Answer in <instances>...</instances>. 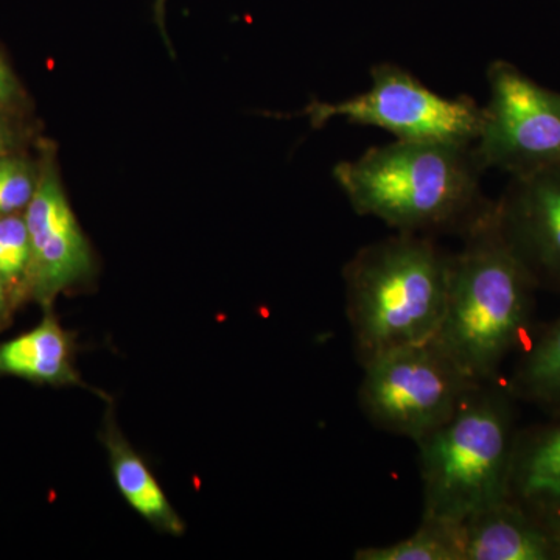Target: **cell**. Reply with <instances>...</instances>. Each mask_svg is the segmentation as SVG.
<instances>
[{
  "label": "cell",
  "instance_id": "cell-16",
  "mask_svg": "<svg viewBox=\"0 0 560 560\" xmlns=\"http://www.w3.org/2000/svg\"><path fill=\"white\" fill-rule=\"evenodd\" d=\"M38 186V173L21 158L5 156L0 175V215L24 212Z\"/></svg>",
  "mask_w": 560,
  "mask_h": 560
},
{
  "label": "cell",
  "instance_id": "cell-14",
  "mask_svg": "<svg viewBox=\"0 0 560 560\" xmlns=\"http://www.w3.org/2000/svg\"><path fill=\"white\" fill-rule=\"evenodd\" d=\"M529 342L510 383V393L560 416V319Z\"/></svg>",
  "mask_w": 560,
  "mask_h": 560
},
{
  "label": "cell",
  "instance_id": "cell-20",
  "mask_svg": "<svg viewBox=\"0 0 560 560\" xmlns=\"http://www.w3.org/2000/svg\"><path fill=\"white\" fill-rule=\"evenodd\" d=\"M540 518L545 522V525H547L548 530H550L556 550H558V558L560 559V511L552 512V514L545 515V517Z\"/></svg>",
  "mask_w": 560,
  "mask_h": 560
},
{
  "label": "cell",
  "instance_id": "cell-21",
  "mask_svg": "<svg viewBox=\"0 0 560 560\" xmlns=\"http://www.w3.org/2000/svg\"><path fill=\"white\" fill-rule=\"evenodd\" d=\"M164 7H165V0H156V21L158 25H160L162 33H165L164 31Z\"/></svg>",
  "mask_w": 560,
  "mask_h": 560
},
{
  "label": "cell",
  "instance_id": "cell-3",
  "mask_svg": "<svg viewBox=\"0 0 560 560\" xmlns=\"http://www.w3.org/2000/svg\"><path fill=\"white\" fill-rule=\"evenodd\" d=\"M452 254L430 237L399 232L361 248L345 267L346 313L360 363L436 337Z\"/></svg>",
  "mask_w": 560,
  "mask_h": 560
},
{
  "label": "cell",
  "instance_id": "cell-7",
  "mask_svg": "<svg viewBox=\"0 0 560 560\" xmlns=\"http://www.w3.org/2000/svg\"><path fill=\"white\" fill-rule=\"evenodd\" d=\"M489 103L475 154L485 171L523 175L560 162V94L540 86L517 66L488 68Z\"/></svg>",
  "mask_w": 560,
  "mask_h": 560
},
{
  "label": "cell",
  "instance_id": "cell-5",
  "mask_svg": "<svg viewBox=\"0 0 560 560\" xmlns=\"http://www.w3.org/2000/svg\"><path fill=\"white\" fill-rule=\"evenodd\" d=\"M359 399L375 427L418 442L451 418L471 382L434 340L364 361Z\"/></svg>",
  "mask_w": 560,
  "mask_h": 560
},
{
  "label": "cell",
  "instance_id": "cell-2",
  "mask_svg": "<svg viewBox=\"0 0 560 560\" xmlns=\"http://www.w3.org/2000/svg\"><path fill=\"white\" fill-rule=\"evenodd\" d=\"M452 254L438 346L471 382L493 383L511 353L529 341L536 282L497 226L493 202Z\"/></svg>",
  "mask_w": 560,
  "mask_h": 560
},
{
  "label": "cell",
  "instance_id": "cell-12",
  "mask_svg": "<svg viewBox=\"0 0 560 560\" xmlns=\"http://www.w3.org/2000/svg\"><path fill=\"white\" fill-rule=\"evenodd\" d=\"M510 500L537 517L560 511V416L515 434Z\"/></svg>",
  "mask_w": 560,
  "mask_h": 560
},
{
  "label": "cell",
  "instance_id": "cell-17",
  "mask_svg": "<svg viewBox=\"0 0 560 560\" xmlns=\"http://www.w3.org/2000/svg\"><path fill=\"white\" fill-rule=\"evenodd\" d=\"M21 86L9 62L0 55V110L10 109L21 101Z\"/></svg>",
  "mask_w": 560,
  "mask_h": 560
},
{
  "label": "cell",
  "instance_id": "cell-6",
  "mask_svg": "<svg viewBox=\"0 0 560 560\" xmlns=\"http://www.w3.org/2000/svg\"><path fill=\"white\" fill-rule=\"evenodd\" d=\"M372 86L348 101L312 102L304 109L313 127L335 117L393 132L399 140L474 145L482 127V106L469 97L447 98L429 90L408 70L389 62L371 70Z\"/></svg>",
  "mask_w": 560,
  "mask_h": 560
},
{
  "label": "cell",
  "instance_id": "cell-11",
  "mask_svg": "<svg viewBox=\"0 0 560 560\" xmlns=\"http://www.w3.org/2000/svg\"><path fill=\"white\" fill-rule=\"evenodd\" d=\"M73 360L75 341L49 311L38 326L0 345V377L88 388Z\"/></svg>",
  "mask_w": 560,
  "mask_h": 560
},
{
  "label": "cell",
  "instance_id": "cell-19",
  "mask_svg": "<svg viewBox=\"0 0 560 560\" xmlns=\"http://www.w3.org/2000/svg\"><path fill=\"white\" fill-rule=\"evenodd\" d=\"M14 143H16V138H14V132L11 130L9 121L0 117V160L10 156V151L13 149Z\"/></svg>",
  "mask_w": 560,
  "mask_h": 560
},
{
  "label": "cell",
  "instance_id": "cell-8",
  "mask_svg": "<svg viewBox=\"0 0 560 560\" xmlns=\"http://www.w3.org/2000/svg\"><path fill=\"white\" fill-rule=\"evenodd\" d=\"M24 217L31 237L27 298L49 312L61 293L90 280L95 270L90 242L50 160L40 165L38 186Z\"/></svg>",
  "mask_w": 560,
  "mask_h": 560
},
{
  "label": "cell",
  "instance_id": "cell-18",
  "mask_svg": "<svg viewBox=\"0 0 560 560\" xmlns=\"http://www.w3.org/2000/svg\"><path fill=\"white\" fill-rule=\"evenodd\" d=\"M13 308L14 304L13 301H11L9 289H7L2 276H0V329L10 323L11 311H13Z\"/></svg>",
  "mask_w": 560,
  "mask_h": 560
},
{
  "label": "cell",
  "instance_id": "cell-10",
  "mask_svg": "<svg viewBox=\"0 0 560 560\" xmlns=\"http://www.w3.org/2000/svg\"><path fill=\"white\" fill-rule=\"evenodd\" d=\"M463 560H556L550 530L510 499L459 523Z\"/></svg>",
  "mask_w": 560,
  "mask_h": 560
},
{
  "label": "cell",
  "instance_id": "cell-15",
  "mask_svg": "<svg viewBox=\"0 0 560 560\" xmlns=\"http://www.w3.org/2000/svg\"><path fill=\"white\" fill-rule=\"evenodd\" d=\"M355 560H463L459 523L422 517L407 539L381 547L359 548Z\"/></svg>",
  "mask_w": 560,
  "mask_h": 560
},
{
  "label": "cell",
  "instance_id": "cell-4",
  "mask_svg": "<svg viewBox=\"0 0 560 560\" xmlns=\"http://www.w3.org/2000/svg\"><path fill=\"white\" fill-rule=\"evenodd\" d=\"M510 389L475 386L451 418L420 438L423 515L460 523L510 499L515 434Z\"/></svg>",
  "mask_w": 560,
  "mask_h": 560
},
{
  "label": "cell",
  "instance_id": "cell-1",
  "mask_svg": "<svg viewBox=\"0 0 560 560\" xmlns=\"http://www.w3.org/2000/svg\"><path fill=\"white\" fill-rule=\"evenodd\" d=\"M482 172L474 145L397 139L340 162L334 176L359 215L408 234H464L492 206Z\"/></svg>",
  "mask_w": 560,
  "mask_h": 560
},
{
  "label": "cell",
  "instance_id": "cell-13",
  "mask_svg": "<svg viewBox=\"0 0 560 560\" xmlns=\"http://www.w3.org/2000/svg\"><path fill=\"white\" fill-rule=\"evenodd\" d=\"M101 440L108 452L114 482L125 501L154 529L173 537L183 536L186 525L145 460L121 434L113 408L106 415Z\"/></svg>",
  "mask_w": 560,
  "mask_h": 560
},
{
  "label": "cell",
  "instance_id": "cell-22",
  "mask_svg": "<svg viewBox=\"0 0 560 560\" xmlns=\"http://www.w3.org/2000/svg\"><path fill=\"white\" fill-rule=\"evenodd\" d=\"M3 160V158H2ZM2 160H0V175H2Z\"/></svg>",
  "mask_w": 560,
  "mask_h": 560
},
{
  "label": "cell",
  "instance_id": "cell-9",
  "mask_svg": "<svg viewBox=\"0 0 560 560\" xmlns=\"http://www.w3.org/2000/svg\"><path fill=\"white\" fill-rule=\"evenodd\" d=\"M493 213L537 289L560 293V162L511 176Z\"/></svg>",
  "mask_w": 560,
  "mask_h": 560
}]
</instances>
